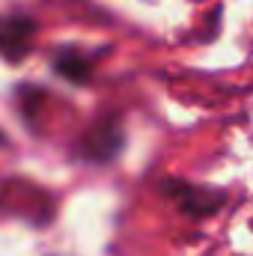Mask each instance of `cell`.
Here are the masks:
<instances>
[{"instance_id": "cell-1", "label": "cell", "mask_w": 253, "mask_h": 256, "mask_svg": "<svg viewBox=\"0 0 253 256\" xmlns=\"http://www.w3.org/2000/svg\"><path fill=\"white\" fill-rule=\"evenodd\" d=\"M122 149H126V128H122V116L120 114H102L72 143V155L78 161L98 164V167L116 161Z\"/></svg>"}, {"instance_id": "cell-4", "label": "cell", "mask_w": 253, "mask_h": 256, "mask_svg": "<svg viewBox=\"0 0 253 256\" xmlns=\"http://www.w3.org/2000/svg\"><path fill=\"white\" fill-rule=\"evenodd\" d=\"M96 60H98V57H96L92 51H84V48H78V45H63V48L54 51L51 68H54L63 80L74 84V86H84V84L92 80Z\"/></svg>"}, {"instance_id": "cell-3", "label": "cell", "mask_w": 253, "mask_h": 256, "mask_svg": "<svg viewBox=\"0 0 253 256\" xmlns=\"http://www.w3.org/2000/svg\"><path fill=\"white\" fill-rule=\"evenodd\" d=\"M36 30H39L36 18L24 12H3L0 15V60L12 66L24 63L33 51Z\"/></svg>"}, {"instance_id": "cell-2", "label": "cell", "mask_w": 253, "mask_h": 256, "mask_svg": "<svg viewBox=\"0 0 253 256\" xmlns=\"http://www.w3.org/2000/svg\"><path fill=\"white\" fill-rule=\"evenodd\" d=\"M158 191L164 194V200H170L182 214H188L194 220H206V218L218 214L230 200V194L224 188L196 185V182H185V179H164L158 185Z\"/></svg>"}]
</instances>
